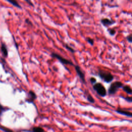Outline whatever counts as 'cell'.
Masks as SVG:
<instances>
[{
  "mask_svg": "<svg viewBox=\"0 0 132 132\" xmlns=\"http://www.w3.org/2000/svg\"><path fill=\"white\" fill-rule=\"evenodd\" d=\"M98 76L105 82H111L114 78L113 75L108 71L100 70L98 72Z\"/></svg>",
  "mask_w": 132,
  "mask_h": 132,
  "instance_id": "obj_1",
  "label": "cell"
},
{
  "mask_svg": "<svg viewBox=\"0 0 132 132\" xmlns=\"http://www.w3.org/2000/svg\"><path fill=\"white\" fill-rule=\"evenodd\" d=\"M123 84L119 81H116L111 84L108 89V93L109 95L114 94L119 88L123 87Z\"/></svg>",
  "mask_w": 132,
  "mask_h": 132,
  "instance_id": "obj_2",
  "label": "cell"
},
{
  "mask_svg": "<svg viewBox=\"0 0 132 132\" xmlns=\"http://www.w3.org/2000/svg\"><path fill=\"white\" fill-rule=\"evenodd\" d=\"M93 88L101 96L104 97L107 95V91L105 87L100 82H96L93 85Z\"/></svg>",
  "mask_w": 132,
  "mask_h": 132,
  "instance_id": "obj_3",
  "label": "cell"
},
{
  "mask_svg": "<svg viewBox=\"0 0 132 132\" xmlns=\"http://www.w3.org/2000/svg\"><path fill=\"white\" fill-rule=\"evenodd\" d=\"M51 56L52 57L58 59L61 63H62L63 64H69V65H74V64L73 63V62L71 61L62 57L60 55H59L55 53H52L51 54Z\"/></svg>",
  "mask_w": 132,
  "mask_h": 132,
  "instance_id": "obj_4",
  "label": "cell"
},
{
  "mask_svg": "<svg viewBox=\"0 0 132 132\" xmlns=\"http://www.w3.org/2000/svg\"><path fill=\"white\" fill-rule=\"evenodd\" d=\"M75 69L76 70V72L77 73V74L78 76L79 77L81 81L84 83H86V80H85V76L84 73L82 72L81 70V68L78 66V65H75Z\"/></svg>",
  "mask_w": 132,
  "mask_h": 132,
  "instance_id": "obj_5",
  "label": "cell"
},
{
  "mask_svg": "<svg viewBox=\"0 0 132 132\" xmlns=\"http://www.w3.org/2000/svg\"><path fill=\"white\" fill-rule=\"evenodd\" d=\"M115 111L119 114L132 118V112H130L129 111L125 110H124V109H122L121 108H118L117 109H116L115 110Z\"/></svg>",
  "mask_w": 132,
  "mask_h": 132,
  "instance_id": "obj_6",
  "label": "cell"
},
{
  "mask_svg": "<svg viewBox=\"0 0 132 132\" xmlns=\"http://www.w3.org/2000/svg\"><path fill=\"white\" fill-rule=\"evenodd\" d=\"M101 22L104 26H109L114 24L116 21L110 20L108 18H103L101 20Z\"/></svg>",
  "mask_w": 132,
  "mask_h": 132,
  "instance_id": "obj_7",
  "label": "cell"
},
{
  "mask_svg": "<svg viewBox=\"0 0 132 132\" xmlns=\"http://www.w3.org/2000/svg\"><path fill=\"white\" fill-rule=\"evenodd\" d=\"M37 98L36 94L32 91H29L28 93V98L27 99V102L31 103L34 102V101Z\"/></svg>",
  "mask_w": 132,
  "mask_h": 132,
  "instance_id": "obj_8",
  "label": "cell"
},
{
  "mask_svg": "<svg viewBox=\"0 0 132 132\" xmlns=\"http://www.w3.org/2000/svg\"><path fill=\"white\" fill-rule=\"evenodd\" d=\"M29 132H46L43 128L40 126L33 127L30 130H27Z\"/></svg>",
  "mask_w": 132,
  "mask_h": 132,
  "instance_id": "obj_9",
  "label": "cell"
},
{
  "mask_svg": "<svg viewBox=\"0 0 132 132\" xmlns=\"http://www.w3.org/2000/svg\"><path fill=\"white\" fill-rule=\"evenodd\" d=\"M1 50H2L3 56L5 57H7L8 56V50L5 44L3 43H2V45H1Z\"/></svg>",
  "mask_w": 132,
  "mask_h": 132,
  "instance_id": "obj_10",
  "label": "cell"
},
{
  "mask_svg": "<svg viewBox=\"0 0 132 132\" xmlns=\"http://www.w3.org/2000/svg\"><path fill=\"white\" fill-rule=\"evenodd\" d=\"M122 89L128 94H132V89L129 85H124L123 87H122Z\"/></svg>",
  "mask_w": 132,
  "mask_h": 132,
  "instance_id": "obj_11",
  "label": "cell"
},
{
  "mask_svg": "<svg viewBox=\"0 0 132 132\" xmlns=\"http://www.w3.org/2000/svg\"><path fill=\"white\" fill-rule=\"evenodd\" d=\"M7 2H8V3H10L11 5H12L13 6L19 8H21V6L19 5V4L15 0H7Z\"/></svg>",
  "mask_w": 132,
  "mask_h": 132,
  "instance_id": "obj_12",
  "label": "cell"
},
{
  "mask_svg": "<svg viewBox=\"0 0 132 132\" xmlns=\"http://www.w3.org/2000/svg\"><path fill=\"white\" fill-rule=\"evenodd\" d=\"M87 100H88L90 103H91L93 104V103H94V102H95L94 99L93 97L92 96V95H91L90 93H88L87 94Z\"/></svg>",
  "mask_w": 132,
  "mask_h": 132,
  "instance_id": "obj_13",
  "label": "cell"
},
{
  "mask_svg": "<svg viewBox=\"0 0 132 132\" xmlns=\"http://www.w3.org/2000/svg\"><path fill=\"white\" fill-rule=\"evenodd\" d=\"M122 98L124 99L125 101H126L128 103H132V96H121Z\"/></svg>",
  "mask_w": 132,
  "mask_h": 132,
  "instance_id": "obj_14",
  "label": "cell"
},
{
  "mask_svg": "<svg viewBox=\"0 0 132 132\" xmlns=\"http://www.w3.org/2000/svg\"><path fill=\"white\" fill-rule=\"evenodd\" d=\"M108 31L109 34L110 35L113 36H114L115 34H116V31L114 29H112V28H110V29H108Z\"/></svg>",
  "mask_w": 132,
  "mask_h": 132,
  "instance_id": "obj_15",
  "label": "cell"
},
{
  "mask_svg": "<svg viewBox=\"0 0 132 132\" xmlns=\"http://www.w3.org/2000/svg\"><path fill=\"white\" fill-rule=\"evenodd\" d=\"M86 40L91 45H93L94 44V40L93 39H92L91 38H89V37H87V39H86Z\"/></svg>",
  "mask_w": 132,
  "mask_h": 132,
  "instance_id": "obj_16",
  "label": "cell"
},
{
  "mask_svg": "<svg viewBox=\"0 0 132 132\" xmlns=\"http://www.w3.org/2000/svg\"><path fill=\"white\" fill-rule=\"evenodd\" d=\"M65 48L68 50H69L70 52H71V53H74L75 52V50L73 49V48H72L71 47H70L69 45H67V44H65Z\"/></svg>",
  "mask_w": 132,
  "mask_h": 132,
  "instance_id": "obj_17",
  "label": "cell"
},
{
  "mask_svg": "<svg viewBox=\"0 0 132 132\" xmlns=\"http://www.w3.org/2000/svg\"><path fill=\"white\" fill-rule=\"evenodd\" d=\"M90 81L91 83L92 84H93V85L96 83V79L95 78H94V77H91L90 78Z\"/></svg>",
  "mask_w": 132,
  "mask_h": 132,
  "instance_id": "obj_18",
  "label": "cell"
},
{
  "mask_svg": "<svg viewBox=\"0 0 132 132\" xmlns=\"http://www.w3.org/2000/svg\"><path fill=\"white\" fill-rule=\"evenodd\" d=\"M0 129H2V130L4 131L5 132H13L11 130H10L7 128H5V127H3L2 126H0Z\"/></svg>",
  "mask_w": 132,
  "mask_h": 132,
  "instance_id": "obj_19",
  "label": "cell"
},
{
  "mask_svg": "<svg viewBox=\"0 0 132 132\" xmlns=\"http://www.w3.org/2000/svg\"><path fill=\"white\" fill-rule=\"evenodd\" d=\"M126 39L128 42H129V43H132V34L127 36L126 37Z\"/></svg>",
  "mask_w": 132,
  "mask_h": 132,
  "instance_id": "obj_20",
  "label": "cell"
},
{
  "mask_svg": "<svg viewBox=\"0 0 132 132\" xmlns=\"http://www.w3.org/2000/svg\"><path fill=\"white\" fill-rule=\"evenodd\" d=\"M5 110V109L0 104V117L1 116L3 111H4Z\"/></svg>",
  "mask_w": 132,
  "mask_h": 132,
  "instance_id": "obj_21",
  "label": "cell"
},
{
  "mask_svg": "<svg viewBox=\"0 0 132 132\" xmlns=\"http://www.w3.org/2000/svg\"><path fill=\"white\" fill-rule=\"evenodd\" d=\"M26 2L27 3H29V4L30 5H31V6H34V5H33V4L30 2V1H26Z\"/></svg>",
  "mask_w": 132,
  "mask_h": 132,
  "instance_id": "obj_22",
  "label": "cell"
},
{
  "mask_svg": "<svg viewBox=\"0 0 132 132\" xmlns=\"http://www.w3.org/2000/svg\"><path fill=\"white\" fill-rule=\"evenodd\" d=\"M29 21L28 20H27V21L26 20V22H27L28 24H31V22H29V21Z\"/></svg>",
  "mask_w": 132,
  "mask_h": 132,
  "instance_id": "obj_23",
  "label": "cell"
}]
</instances>
